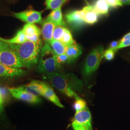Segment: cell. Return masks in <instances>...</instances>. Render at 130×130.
Masks as SVG:
<instances>
[{"label": "cell", "mask_w": 130, "mask_h": 130, "mask_svg": "<svg viewBox=\"0 0 130 130\" xmlns=\"http://www.w3.org/2000/svg\"><path fill=\"white\" fill-rule=\"evenodd\" d=\"M72 127L74 130H88L83 126L76 123L75 121L72 122Z\"/></svg>", "instance_id": "cell-31"}, {"label": "cell", "mask_w": 130, "mask_h": 130, "mask_svg": "<svg viewBox=\"0 0 130 130\" xmlns=\"http://www.w3.org/2000/svg\"><path fill=\"white\" fill-rule=\"evenodd\" d=\"M43 75L53 86L69 98H75L78 95L75 91L80 92L83 90L82 82L74 75L57 72Z\"/></svg>", "instance_id": "cell-1"}, {"label": "cell", "mask_w": 130, "mask_h": 130, "mask_svg": "<svg viewBox=\"0 0 130 130\" xmlns=\"http://www.w3.org/2000/svg\"><path fill=\"white\" fill-rule=\"evenodd\" d=\"M19 88L37 96H42L44 88V82L33 80L30 83L18 87Z\"/></svg>", "instance_id": "cell-11"}, {"label": "cell", "mask_w": 130, "mask_h": 130, "mask_svg": "<svg viewBox=\"0 0 130 130\" xmlns=\"http://www.w3.org/2000/svg\"><path fill=\"white\" fill-rule=\"evenodd\" d=\"M75 100L73 105V109L76 112L82 111L87 108L86 103L83 98L78 95L75 98Z\"/></svg>", "instance_id": "cell-22"}, {"label": "cell", "mask_w": 130, "mask_h": 130, "mask_svg": "<svg viewBox=\"0 0 130 130\" xmlns=\"http://www.w3.org/2000/svg\"><path fill=\"white\" fill-rule=\"evenodd\" d=\"M82 54L81 46L76 43L66 46L65 54L68 57V63H70L76 60Z\"/></svg>", "instance_id": "cell-14"}, {"label": "cell", "mask_w": 130, "mask_h": 130, "mask_svg": "<svg viewBox=\"0 0 130 130\" xmlns=\"http://www.w3.org/2000/svg\"><path fill=\"white\" fill-rule=\"evenodd\" d=\"M40 35H34L32 36H26L27 39L28 41H30L33 42H40L41 41V39H40Z\"/></svg>", "instance_id": "cell-30"}, {"label": "cell", "mask_w": 130, "mask_h": 130, "mask_svg": "<svg viewBox=\"0 0 130 130\" xmlns=\"http://www.w3.org/2000/svg\"><path fill=\"white\" fill-rule=\"evenodd\" d=\"M0 89L4 103L5 104L8 102L11 99V95H12L10 93L8 89H6L4 87H0Z\"/></svg>", "instance_id": "cell-26"}, {"label": "cell", "mask_w": 130, "mask_h": 130, "mask_svg": "<svg viewBox=\"0 0 130 130\" xmlns=\"http://www.w3.org/2000/svg\"><path fill=\"white\" fill-rule=\"evenodd\" d=\"M116 52V51L113 49L108 48L107 50L104 51L103 57H105L107 60H111L114 57L115 53Z\"/></svg>", "instance_id": "cell-28"}, {"label": "cell", "mask_w": 130, "mask_h": 130, "mask_svg": "<svg viewBox=\"0 0 130 130\" xmlns=\"http://www.w3.org/2000/svg\"><path fill=\"white\" fill-rule=\"evenodd\" d=\"M10 47L18 54L24 67L31 69L38 64L42 50V42L27 40L19 44H9Z\"/></svg>", "instance_id": "cell-2"}, {"label": "cell", "mask_w": 130, "mask_h": 130, "mask_svg": "<svg viewBox=\"0 0 130 130\" xmlns=\"http://www.w3.org/2000/svg\"><path fill=\"white\" fill-rule=\"evenodd\" d=\"M27 74V71L19 68H11L0 63V78L13 79L22 77Z\"/></svg>", "instance_id": "cell-8"}, {"label": "cell", "mask_w": 130, "mask_h": 130, "mask_svg": "<svg viewBox=\"0 0 130 130\" xmlns=\"http://www.w3.org/2000/svg\"><path fill=\"white\" fill-rule=\"evenodd\" d=\"M67 0H45L46 9L47 10L56 9L62 7Z\"/></svg>", "instance_id": "cell-21"}, {"label": "cell", "mask_w": 130, "mask_h": 130, "mask_svg": "<svg viewBox=\"0 0 130 130\" xmlns=\"http://www.w3.org/2000/svg\"><path fill=\"white\" fill-rule=\"evenodd\" d=\"M56 60L57 64L61 67L65 64L68 62V57L65 54L62 55H56Z\"/></svg>", "instance_id": "cell-27"}, {"label": "cell", "mask_w": 130, "mask_h": 130, "mask_svg": "<svg viewBox=\"0 0 130 130\" xmlns=\"http://www.w3.org/2000/svg\"><path fill=\"white\" fill-rule=\"evenodd\" d=\"M4 104L5 103L2 96V94L1 93V89H0V117L2 115L4 111Z\"/></svg>", "instance_id": "cell-32"}, {"label": "cell", "mask_w": 130, "mask_h": 130, "mask_svg": "<svg viewBox=\"0 0 130 130\" xmlns=\"http://www.w3.org/2000/svg\"><path fill=\"white\" fill-rule=\"evenodd\" d=\"M48 43L51 46L56 55H62L65 54L66 45L62 42L53 39Z\"/></svg>", "instance_id": "cell-20"}, {"label": "cell", "mask_w": 130, "mask_h": 130, "mask_svg": "<svg viewBox=\"0 0 130 130\" xmlns=\"http://www.w3.org/2000/svg\"><path fill=\"white\" fill-rule=\"evenodd\" d=\"M8 46V44L5 43L4 42H2V41L0 40V49Z\"/></svg>", "instance_id": "cell-34"}, {"label": "cell", "mask_w": 130, "mask_h": 130, "mask_svg": "<svg viewBox=\"0 0 130 130\" xmlns=\"http://www.w3.org/2000/svg\"><path fill=\"white\" fill-rule=\"evenodd\" d=\"M93 6L94 10L99 15L107 14L110 7L106 0H96Z\"/></svg>", "instance_id": "cell-18"}, {"label": "cell", "mask_w": 130, "mask_h": 130, "mask_svg": "<svg viewBox=\"0 0 130 130\" xmlns=\"http://www.w3.org/2000/svg\"><path fill=\"white\" fill-rule=\"evenodd\" d=\"M67 23L75 29L82 28L85 22L82 14L81 10L72 11L66 14Z\"/></svg>", "instance_id": "cell-10"}, {"label": "cell", "mask_w": 130, "mask_h": 130, "mask_svg": "<svg viewBox=\"0 0 130 130\" xmlns=\"http://www.w3.org/2000/svg\"><path fill=\"white\" fill-rule=\"evenodd\" d=\"M14 17L27 23H42V12L34 10H27L22 12L14 13Z\"/></svg>", "instance_id": "cell-6"}, {"label": "cell", "mask_w": 130, "mask_h": 130, "mask_svg": "<svg viewBox=\"0 0 130 130\" xmlns=\"http://www.w3.org/2000/svg\"><path fill=\"white\" fill-rule=\"evenodd\" d=\"M8 89L12 96L18 100L32 104H39L42 101L41 99L38 96L28 93L18 87L8 88Z\"/></svg>", "instance_id": "cell-7"}, {"label": "cell", "mask_w": 130, "mask_h": 130, "mask_svg": "<svg viewBox=\"0 0 130 130\" xmlns=\"http://www.w3.org/2000/svg\"><path fill=\"white\" fill-rule=\"evenodd\" d=\"M104 48L101 46L93 49L89 54L85 62L83 74L84 77H88L98 70L103 58Z\"/></svg>", "instance_id": "cell-4"}, {"label": "cell", "mask_w": 130, "mask_h": 130, "mask_svg": "<svg viewBox=\"0 0 130 130\" xmlns=\"http://www.w3.org/2000/svg\"><path fill=\"white\" fill-rule=\"evenodd\" d=\"M0 63L3 65L15 68L22 69L24 65L16 52L8 46L0 49Z\"/></svg>", "instance_id": "cell-5"}, {"label": "cell", "mask_w": 130, "mask_h": 130, "mask_svg": "<svg viewBox=\"0 0 130 130\" xmlns=\"http://www.w3.org/2000/svg\"><path fill=\"white\" fill-rule=\"evenodd\" d=\"M120 42V41H113V42H112L111 43H110V44L109 48H110V49H113V50L116 51V48L118 46V45L119 44Z\"/></svg>", "instance_id": "cell-33"}, {"label": "cell", "mask_w": 130, "mask_h": 130, "mask_svg": "<svg viewBox=\"0 0 130 130\" xmlns=\"http://www.w3.org/2000/svg\"><path fill=\"white\" fill-rule=\"evenodd\" d=\"M66 28L64 26H56L53 33V39L61 41L65 33Z\"/></svg>", "instance_id": "cell-24"}, {"label": "cell", "mask_w": 130, "mask_h": 130, "mask_svg": "<svg viewBox=\"0 0 130 130\" xmlns=\"http://www.w3.org/2000/svg\"><path fill=\"white\" fill-rule=\"evenodd\" d=\"M73 121L83 126L88 130H93L91 114L87 107L82 111L76 112Z\"/></svg>", "instance_id": "cell-9"}, {"label": "cell", "mask_w": 130, "mask_h": 130, "mask_svg": "<svg viewBox=\"0 0 130 130\" xmlns=\"http://www.w3.org/2000/svg\"><path fill=\"white\" fill-rule=\"evenodd\" d=\"M106 1L110 7L116 8L119 6H121L123 5L120 0H106Z\"/></svg>", "instance_id": "cell-29"}, {"label": "cell", "mask_w": 130, "mask_h": 130, "mask_svg": "<svg viewBox=\"0 0 130 130\" xmlns=\"http://www.w3.org/2000/svg\"><path fill=\"white\" fill-rule=\"evenodd\" d=\"M26 36L34 35H41L42 30L35 24L26 23L22 29Z\"/></svg>", "instance_id": "cell-19"}, {"label": "cell", "mask_w": 130, "mask_h": 130, "mask_svg": "<svg viewBox=\"0 0 130 130\" xmlns=\"http://www.w3.org/2000/svg\"><path fill=\"white\" fill-rule=\"evenodd\" d=\"M0 40L8 44H19L23 43L27 41L26 35L22 30H19L14 37L11 39H4L0 37Z\"/></svg>", "instance_id": "cell-17"}, {"label": "cell", "mask_w": 130, "mask_h": 130, "mask_svg": "<svg viewBox=\"0 0 130 130\" xmlns=\"http://www.w3.org/2000/svg\"><path fill=\"white\" fill-rule=\"evenodd\" d=\"M122 4L130 5V0H120Z\"/></svg>", "instance_id": "cell-35"}, {"label": "cell", "mask_w": 130, "mask_h": 130, "mask_svg": "<svg viewBox=\"0 0 130 130\" xmlns=\"http://www.w3.org/2000/svg\"><path fill=\"white\" fill-rule=\"evenodd\" d=\"M130 46V32L126 34L120 41L118 46L117 47L116 50L126 47Z\"/></svg>", "instance_id": "cell-25"}, {"label": "cell", "mask_w": 130, "mask_h": 130, "mask_svg": "<svg viewBox=\"0 0 130 130\" xmlns=\"http://www.w3.org/2000/svg\"><path fill=\"white\" fill-rule=\"evenodd\" d=\"M60 7L56 9L52 10V12L47 17V19L56 26H61L65 27L66 24L63 19L62 13Z\"/></svg>", "instance_id": "cell-16"}, {"label": "cell", "mask_w": 130, "mask_h": 130, "mask_svg": "<svg viewBox=\"0 0 130 130\" xmlns=\"http://www.w3.org/2000/svg\"><path fill=\"white\" fill-rule=\"evenodd\" d=\"M56 54L51 46L45 42L42 46L37 65V70L43 74L60 72L62 67L56 60Z\"/></svg>", "instance_id": "cell-3"}, {"label": "cell", "mask_w": 130, "mask_h": 130, "mask_svg": "<svg viewBox=\"0 0 130 130\" xmlns=\"http://www.w3.org/2000/svg\"><path fill=\"white\" fill-rule=\"evenodd\" d=\"M61 42H62L66 46L74 44L76 43L73 39L72 34L70 32V31L69 29L67 28H66L65 33L64 34V35L62 37Z\"/></svg>", "instance_id": "cell-23"}, {"label": "cell", "mask_w": 130, "mask_h": 130, "mask_svg": "<svg viewBox=\"0 0 130 130\" xmlns=\"http://www.w3.org/2000/svg\"><path fill=\"white\" fill-rule=\"evenodd\" d=\"M42 96L54 103L56 106L61 108L64 107L60 101L59 99L56 95V93H55L53 89L45 82H44V88Z\"/></svg>", "instance_id": "cell-15"}, {"label": "cell", "mask_w": 130, "mask_h": 130, "mask_svg": "<svg viewBox=\"0 0 130 130\" xmlns=\"http://www.w3.org/2000/svg\"><path fill=\"white\" fill-rule=\"evenodd\" d=\"M81 12L85 23L93 25L98 22L99 14L94 10L93 5H89L85 6Z\"/></svg>", "instance_id": "cell-12"}, {"label": "cell", "mask_w": 130, "mask_h": 130, "mask_svg": "<svg viewBox=\"0 0 130 130\" xmlns=\"http://www.w3.org/2000/svg\"><path fill=\"white\" fill-rule=\"evenodd\" d=\"M56 25L45 19L42 22V34L44 41L49 43L53 39V33Z\"/></svg>", "instance_id": "cell-13"}]
</instances>
